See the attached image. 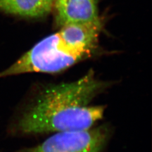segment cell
<instances>
[{"label": "cell", "instance_id": "obj_2", "mask_svg": "<svg viewBox=\"0 0 152 152\" xmlns=\"http://www.w3.org/2000/svg\"><path fill=\"white\" fill-rule=\"evenodd\" d=\"M102 27V23L61 27L0 72V79L30 72H59L89 58L96 50Z\"/></svg>", "mask_w": 152, "mask_h": 152}, {"label": "cell", "instance_id": "obj_1", "mask_svg": "<svg viewBox=\"0 0 152 152\" xmlns=\"http://www.w3.org/2000/svg\"><path fill=\"white\" fill-rule=\"evenodd\" d=\"M104 87L92 70L75 81L48 87L22 114L17 129L38 134L91 129L103 117L104 108L89 103Z\"/></svg>", "mask_w": 152, "mask_h": 152}, {"label": "cell", "instance_id": "obj_3", "mask_svg": "<svg viewBox=\"0 0 152 152\" xmlns=\"http://www.w3.org/2000/svg\"><path fill=\"white\" fill-rule=\"evenodd\" d=\"M106 127L58 132L41 144L23 152H100L106 144Z\"/></svg>", "mask_w": 152, "mask_h": 152}, {"label": "cell", "instance_id": "obj_4", "mask_svg": "<svg viewBox=\"0 0 152 152\" xmlns=\"http://www.w3.org/2000/svg\"><path fill=\"white\" fill-rule=\"evenodd\" d=\"M55 21L60 27L102 24L97 0H54Z\"/></svg>", "mask_w": 152, "mask_h": 152}, {"label": "cell", "instance_id": "obj_5", "mask_svg": "<svg viewBox=\"0 0 152 152\" xmlns=\"http://www.w3.org/2000/svg\"><path fill=\"white\" fill-rule=\"evenodd\" d=\"M54 0H0V12L24 18H41L53 10Z\"/></svg>", "mask_w": 152, "mask_h": 152}]
</instances>
